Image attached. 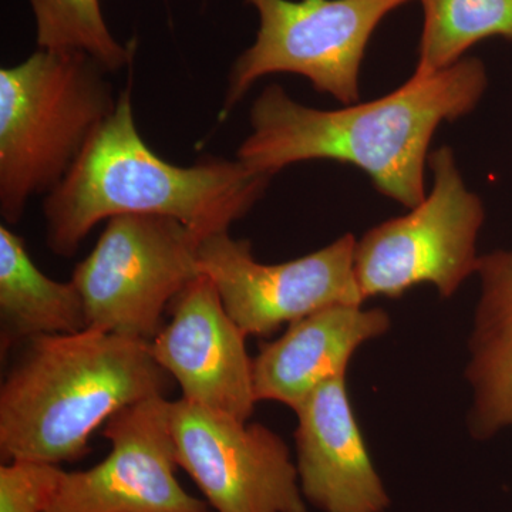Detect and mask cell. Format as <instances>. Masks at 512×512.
Segmentation results:
<instances>
[{
	"instance_id": "3",
	"label": "cell",
	"mask_w": 512,
	"mask_h": 512,
	"mask_svg": "<svg viewBox=\"0 0 512 512\" xmlns=\"http://www.w3.org/2000/svg\"><path fill=\"white\" fill-rule=\"evenodd\" d=\"M20 348L0 387L5 463L80 460L114 414L171 387L146 340L86 329L39 336Z\"/></svg>"
},
{
	"instance_id": "13",
	"label": "cell",
	"mask_w": 512,
	"mask_h": 512,
	"mask_svg": "<svg viewBox=\"0 0 512 512\" xmlns=\"http://www.w3.org/2000/svg\"><path fill=\"white\" fill-rule=\"evenodd\" d=\"M389 328L386 312L359 305L329 306L296 320L254 359L256 402H278L296 412L323 383L346 377L356 350Z\"/></svg>"
},
{
	"instance_id": "16",
	"label": "cell",
	"mask_w": 512,
	"mask_h": 512,
	"mask_svg": "<svg viewBox=\"0 0 512 512\" xmlns=\"http://www.w3.org/2000/svg\"><path fill=\"white\" fill-rule=\"evenodd\" d=\"M424 22L413 77L426 79L464 59L481 40H512V0H420Z\"/></svg>"
},
{
	"instance_id": "18",
	"label": "cell",
	"mask_w": 512,
	"mask_h": 512,
	"mask_svg": "<svg viewBox=\"0 0 512 512\" xmlns=\"http://www.w3.org/2000/svg\"><path fill=\"white\" fill-rule=\"evenodd\" d=\"M63 470L53 464L12 461L0 467V512H45Z\"/></svg>"
},
{
	"instance_id": "12",
	"label": "cell",
	"mask_w": 512,
	"mask_h": 512,
	"mask_svg": "<svg viewBox=\"0 0 512 512\" xmlns=\"http://www.w3.org/2000/svg\"><path fill=\"white\" fill-rule=\"evenodd\" d=\"M296 468L306 503L322 512H386L390 497L353 412L346 377L296 410Z\"/></svg>"
},
{
	"instance_id": "19",
	"label": "cell",
	"mask_w": 512,
	"mask_h": 512,
	"mask_svg": "<svg viewBox=\"0 0 512 512\" xmlns=\"http://www.w3.org/2000/svg\"><path fill=\"white\" fill-rule=\"evenodd\" d=\"M211 512H214V511H211Z\"/></svg>"
},
{
	"instance_id": "15",
	"label": "cell",
	"mask_w": 512,
	"mask_h": 512,
	"mask_svg": "<svg viewBox=\"0 0 512 512\" xmlns=\"http://www.w3.org/2000/svg\"><path fill=\"white\" fill-rule=\"evenodd\" d=\"M87 329L86 309L77 286L43 274L25 241L0 227V352L39 336L74 335Z\"/></svg>"
},
{
	"instance_id": "6",
	"label": "cell",
	"mask_w": 512,
	"mask_h": 512,
	"mask_svg": "<svg viewBox=\"0 0 512 512\" xmlns=\"http://www.w3.org/2000/svg\"><path fill=\"white\" fill-rule=\"evenodd\" d=\"M201 241L174 218H110L96 247L73 271L87 329L153 340L164 326V312L201 275Z\"/></svg>"
},
{
	"instance_id": "2",
	"label": "cell",
	"mask_w": 512,
	"mask_h": 512,
	"mask_svg": "<svg viewBox=\"0 0 512 512\" xmlns=\"http://www.w3.org/2000/svg\"><path fill=\"white\" fill-rule=\"evenodd\" d=\"M271 180L239 160L207 157L181 167L158 157L138 133L124 90L72 170L46 195V244L70 258L99 222L127 214L174 218L204 239L244 218Z\"/></svg>"
},
{
	"instance_id": "9",
	"label": "cell",
	"mask_w": 512,
	"mask_h": 512,
	"mask_svg": "<svg viewBox=\"0 0 512 512\" xmlns=\"http://www.w3.org/2000/svg\"><path fill=\"white\" fill-rule=\"evenodd\" d=\"M178 467L214 512H309L284 439L200 404L171 402Z\"/></svg>"
},
{
	"instance_id": "1",
	"label": "cell",
	"mask_w": 512,
	"mask_h": 512,
	"mask_svg": "<svg viewBox=\"0 0 512 512\" xmlns=\"http://www.w3.org/2000/svg\"><path fill=\"white\" fill-rule=\"evenodd\" d=\"M487 86V70L476 57L426 79L412 76L380 99L338 110L303 106L271 84L252 104L251 133L237 160L272 177L305 161L350 164L384 197L412 210L427 195L424 173L437 128L476 109Z\"/></svg>"
},
{
	"instance_id": "17",
	"label": "cell",
	"mask_w": 512,
	"mask_h": 512,
	"mask_svg": "<svg viewBox=\"0 0 512 512\" xmlns=\"http://www.w3.org/2000/svg\"><path fill=\"white\" fill-rule=\"evenodd\" d=\"M36 22L39 49L80 52L93 57L107 72L131 62L133 53L111 35L100 0H29Z\"/></svg>"
},
{
	"instance_id": "14",
	"label": "cell",
	"mask_w": 512,
	"mask_h": 512,
	"mask_svg": "<svg viewBox=\"0 0 512 512\" xmlns=\"http://www.w3.org/2000/svg\"><path fill=\"white\" fill-rule=\"evenodd\" d=\"M481 293L466 377L473 390L468 426L487 440L512 429V248L480 256Z\"/></svg>"
},
{
	"instance_id": "11",
	"label": "cell",
	"mask_w": 512,
	"mask_h": 512,
	"mask_svg": "<svg viewBox=\"0 0 512 512\" xmlns=\"http://www.w3.org/2000/svg\"><path fill=\"white\" fill-rule=\"evenodd\" d=\"M170 322L148 342L183 399L248 421L256 397L247 335L229 316L217 286L201 274L170 305Z\"/></svg>"
},
{
	"instance_id": "7",
	"label": "cell",
	"mask_w": 512,
	"mask_h": 512,
	"mask_svg": "<svg viewBox=\"0 0 512 512\" xmlns=\"http://www.w3.org/2000/svg\"><path fill=\"white\" fill-rule=\"evenodd\" d=\"M258 12L254 45L232 64L224 116L262 77L292 73L345 106L359 103L366 47L387 15L410 0H245Z\"/></svg>"
},
{
	"instance_id": "10",
	"label": "cell",
	"mask_w": 512,
	"mask_h": 512,
	"mask_svg": "<svg viewBox=\"0 0 512 512\" xmlns=\"http://www.w3.org/2000/svg\"><path fill=\"white\" fill-rule=\"evenodd\" d=\"M171 400L150 397L103 426L111 450L84 471H64L45 512H211L178 481Z\"/></svg>"
},
{
	"instance_id": "4",
	"label": "cell",
	"mask_w": 512,
	"mask_h": 512,
	"mask_svg": "<svg viewBox=\"0 0 512 512\" xmlns=\"http://www.w3.org/2000/svg\"><path fill=\"white\" fill-rule=\"evenodd\" d=\"M107 72L80 52L39 49L0 70V215L22 220L62 183L116 109Z\"/></svg>"
},
{
	"instance_id": "8",
	"label": "cell",
	"mask_w": 512,
	"mask_h": 512,
	"mask_svg": "<svg viewBox=\"0 0 512 512\" xmlns=\"http://www.w3.org/2000/svg\"><path fill=\"white\" fill-rule=\"evenodd\" d=\"M356 241L346 234L301 258L262 264L251 242L220 232L202 239L198 266L245 335L269 336L320 309L365 303L355 275Z\"/></svg>"
},
{
	"instance_id": "5",
	"label": "cell",
	"mask_w": 512,
	"mask_h": 512,
	"mask_svg": "<svg viewBox=\"0 0 512 512\" xmlns=\"http://www.w3.org/2000/svg\"><path fill=\"white\" fill-rule=\"evenodd\" d=\"M429 168L433 188L424 201L356 241L355 275L365 301L402 298L423 284L451 298L468 276L477 274L483 202L468 190L450 147L433 151Z\"/></svg>"
}]
</instances>
